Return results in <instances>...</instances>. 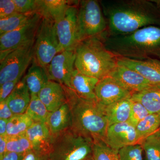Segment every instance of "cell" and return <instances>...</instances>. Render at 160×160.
<instances>
[{
  "mask_svg": "<svg viewBox=\"0 0 160 160\" xmlns=\"http://www.w3.org/2000/svg\"><path fill=\"white\" fill-rule=\"evenodd\" d=\"M21 80L7 82L0 86V102L7 99Z\"/></svg>",
  "mask_w": 160,
  "mask_h": 160,
  "instance_id": "obj_36",
  "label": "cell"
},
{
  "mask_svg": "<svg viewBox=\"0 0 160 160\" xmlns=\"http://www.w3.org/2000/svg\"><path fill=\"white\" fill-rule=\"evenodd\" d=\"M75 52V69L99 80L108 76L118 65V57L106 49L100 37L80 42Z\"/></svg>",
  "mask_w": 160,
  "mask_h": 160,
  "instance_id": "obj_4",
  "label": "cell"
},
{
  "mask_svg": "<svg viewBox=\"0 0 160 160\" xmlns=\"http://www.w3.org/2000/svg\"><path fill=\"white\" fill-rule=\"evenodd\" d=\"M26 135L31 143L32 150L49 154L53 135L46 123L33 122L26 131Z\"/></svg>",
  "mask_w": 160,
  "mask_h": 160,
  "instance_id": "obj_16",
  "label": "cell"
},
{
  "mask_svg": "<svg viewBox=\"0 0 160 160\" xmlns=\"http://www.w3.org/2000/svg\"><path fill=\"white\" fill-rule=\"evenodd\" d=\"M18 13H37V0H13Z\"/></svg>",
  "mask_w": 160,
  "mask_h": 160,
  "instance_id": "obj_34",
  "label": "cell"
},
{
  "mask_svg": "<svg viewBox=\"0 0 160 160\" xmlns=\"http://www.w3.org/2000/svg\"></svg>",
  "mask_w": 160,
  "mask_h": 160,
  "instance_id": "obj_44",
  "label": "cell"
},
{
  "mask_svg": "<svg viewBox=\"0 0 160 160\" xmlns=\"http://www.w3.org/2000/svg\"><path fill=\"white\" fill-rule=\"evenodd\" d=\"M155 1L157 3H158L160 6V0H155Z\"/></svg>",
  "mask_w": 160,
  "mask_h": 160,
  "instance_id": "obj_42",
  "label": "cell"
},
{
  "mask_svg": "<svg viewBox=\"0 0 160 160\" xmlns=\"http://www.w3.org/2000/svg\"><path fill=\"white\" fill-rule=\"evenodd\" d=\"M160 128V113H150L136 127L140 139L142 140L158 130Z\"/></svg>",
  "mask_w": 160,
  "mask_h": 160,
  "instance_id": "obj_27",
  "label": "cell"
},
{
  "mask_svg": "<svg viewBox=\"0 0 160 160\" xmlns=\"http://www.w3.org/2000/svg\"><path fill=\"white\" fill-rule=\"evenodd\" d=\"M8 120H9L0 119V136L6 137Z\"/></svg>",
  "mask_w": 160,
  "mask_h": 160,
  "instance_id": "obj_41",
  "label": "cell"
},
{
  "mask_svg": "<svg viewBox=\"0 0 160 160\" xmlns=\"http://www.w3.org/2000/svg\"><path fill=\"white\" fill-rule=\"evenodd\" d=\"M118 63L137 72L152 86L160 88V60L139 61L118 57Z\"/></svg>",
  "mask_w": 160,
  "mask_h": 160,
  "instance_id": "obj_15",
  "label": "cell"
},
{
  "mask_svg": "<svg viewBox=\"0 0 160 160\" xmlns=\"http://www.w3.org/2000/svg\"><path fill=\"white\" fill-rule=\"evenodd\" d=\"M18 13L13 0L0 1V19L5 18Z\"/></svg>",
  "mask_w": 160,
  "mask_h": 160,
  "instance_id": "obj_35",
  "label": "cell"
},
{
  "mask_svg": "<svg viewBox=\"0 0 160 160\" xmlns=\"http://www.w3.org/2000/svg\"><path fill=\"white\" fill-rule=\"evenodd\" d=\"M72 122L71 109L66 102L50 112L46 124L52 135H55L71 128Z\"/></svg>",
  "mask_w": 160,
  "mask_h": 160,
  "instance_id": "obj_20",
  "label": "cell"
},
{
  "mask_svg": "<svg viewBox=\"0 0 160 160\" xmlns=\"http://www.w3.org/2000/svg\"><path fill=\"white\" fill-rule=\"evenodd\" d=\"M95 92L98 102L104 106L131 98L132 95L130 92L109 76L99 80L96 86Z\"/></svg>",
  "mask_w": 160,
  "mask_h": 160,
  "instance_id": "obj_13",
  "label": "cell"
},
{
  "mask_svg": "<svg viewBox=\"0 0 160 160\" xmlns=\"http://www.w3.org/2000/svg\"><path fill=\"white\" fill-rule=\"evenodd\" d=\"M145 152L146 160H160V134L158 131L140 142Z\"/></svg>",
  "mask_w": 160,
  "mask_h": 160,
  "instance_id": "obj_29",
  "label": "cell"
},
{
  "mask_svg": "<svg viewBox=\"0 0 160 160\" xmlns=\"http://www.w3.org/2000/svg\"><path fill=\"white\" fill-rule=\"evenodd\" d=\"M26 113L33 122H47L50 114L37 95H31V100Z\"/></svg>",
  "mask_w": 160,
  "mask_h": 160,
  "instance_id": "obj_26",
  "label": "cell"
},
{
  "mask_svg": "<svg viewBox=\"0 0 160 160\" xmlns=\"http://www.w3.org/2000/svg\"><path fill=\"white\" fill-rule=\"evenodd\" d=\"M33 122L26 113L14 114L8 120L6 137L16 136L26 133Z\"/></svg>",
  "mask_w": 160,
  "mask_h": 160,
  "instance_id": "obj_25",
  "label": "cell"
},
{
  "mask_svg": "<svg viewBox=\"0 0 160 160\" xmlns=\"http://www.w3.org/2000/svg\"><path fill=\"white\" fill-rule=\"evenodd\" d=\"M23 160H51L49 154L32 150L26 153Z\"/></svg>",
  "mask_w": 160,
  "mask_h": 160,
  "instance_id": "obj_37",
  "label": "cell"
},
{
  "mask_svg": "<svg viewBox=\"0 0 160 160\" xmlns=\"http://www.w3.org/2000/svg\"><path fill=\"white\" fill-rule=\"evenodd\" d=\"M109 35L132 33L149 26H160V6L155 0L99 1Z\"/></svg>",
  "mask_w": 160,
  "mask_h": 160,
  "instance_id": "obj_1",
  "label": "cell"
},
{
  "mask_svg": "<svg viewBox=\"0 0 160 160\" xmlns=\"http://www.w3.org/2000/svg\"><path fill=\"white\" fill-rule=\"evenodd\" d=\"M31 95H38L49 81L46 69L35 60L24 78Z\"/></svg>",
  "mask_w": 160,
  "mask_h": 160,
  "instance_id": "obj_23",
  "label": "cell"
},
{
  "mask_svg": "<svg viewBox=\"0 0 160 160\" xmlns=\"http://www.w3.org/2000/svg\"><path fill=\"white\" fill-rule=\"evenodd\" d=\"M131 99L142 104L150 113H160L159 87H152L132 93Z\"/></svg>",
  "mask_w": 160,
  "mask_h": 160,
  "instance_id": "obj_24",
  "label": "cell"
},
{
  "mask_svg": "<svg viewBox=\"0 0 160 160\" xmlns=\"http://www.w3.org/2000/svg\"><path fill=\"white\" fill-rule=\"evenodd\" d=\"M132 103L131 98H129L121 100L109 106H104L109 126L116 123L129 122Z\"/></svg>",
  "mask_w": 160,
  "mask_h": 160,
  "instance_id": "obj_22",
  "label": "cell"
},
{
  "mask_svg": "<svg viewBox=\"0 0 160 160\" xmlns=\"http://www.w3.org/2000/svg\"><path fill=\"white\" fill-rule=\"evenodd\" d=\"M63 86L67 103L71 109V129L79 134L91 139L93 142L99 140L105 142L109 125L104 106L97 100L81 98L72 89Z\"/></svg>",
  "mask_w": 160,
  "mask_h": 160,
  "instance_id": "obj_3",
  "label": "cell"
},
{
  "mask_svg": "<svg viewBox=\"0 0 160 160\" xmlns=\"http://www.w3.org/2000/svg\"><path fill=\"white\" fill-rule=\"evenodd\" d=\"M56 26L54 21L42 18L36 36L35 60L46 69L52 58L61 52Z\"/></svg>",
  "mask_w": 160,
  "mask_h": 160,
  "instance_id": "obj_7",
  "label": "cell"
},
{
  "mask_svg": "<svg viewBox=\"0 0 160 160\" xmlns=\"http://www.w3.org/2000/svg\"><path fill=\"white\" fill-rule=\"evenodd\" d=\"M132 101L131 113L129 122L135 127H136L138 124L150 113L142 104L132 100Z\"/></svg>",
  "mask_w": 160,
  "mask_h": 160,
  "instance_id": "obj_33",
  "label": "cell"
},
{
  "mask_svg": "<svg viewBox=\"0 0 160 160\" xmlns=\"http://www.w3.org/2000/svg\"><path fill=\"white\" fill-rule=\"evenodd\" d=\"M107 21L99 1L82 0L78 4L77 34L78 43L107 31Z\"/></svg>",
  "mask_w": 160,
  "mask_h": 160,
  "instance_id": "obj_6",
  "label": "cell"
},
{
  "mask_svg": "<svg viewBox=\"0 0 160 160\" xmlns=\"http://www.w3.org/2000/svg\"><path fill=\"white\" fill-rule=\"evenodd\" d=\"M6 100L14 114L26 113L31 100V94L24 78L18 83Z\"/></svg>",
  "mask_w": 160,
  "mask_h": 160,
  "instance_id": "obj_19",
  "label": "cell"
},
{
  "mask_svg": "<svg viewBox=\"0 0 160 160\" xmlns=\"http://www.w3.org/2000/svg\"><path fill=\"white\" fill-rule=\"evenodd\" d=\"M78 4L69 5L62 18L56 23L61 52L75 50L79 43L77 34Z\"/></svg>",
  "mask_w": 160,
  "mask_h": 160,
  "instance_id": "obj_11",
  "label": "cell"
},
{
  "mask_svg": "<svg viewBox=\"0 0 160 160\" xmlns=\"http://www.w3.org/2000/svg\"><path fill=\"white\" fill-rule=\"evenodd\" d=\"M157 131L158 132V133L160 134V128H159V129H158V130Z\"/></svg>",
  "mask_w": 160,
  "mask_h": 160,
  "instance_id": "obj_43",
  "label": "cell"
},
{
  "mask_svg": "<svg viewBox=\"0 0 160 160\" xmlns=\"http://www.w3.org/2000/svg\"><path fill=\"white\" fill-rule=\"evenodd\" d=\"M37 13L56 23L62 18L71 2L66 0H37Z\"/></svg>",
  "mask_w": 160,
  "mask_h": 160,
  "instance_id": "obj_21",
  "label": "cell"
},
{
  "mask_svg": "<svg viewBox=\"0 0 160 160\" xmlns=\"http://www.w3.org/2000/svg\"><path fill=\"white\" fill-rule=\"evenodd\" d=\"M109 76L113 78L132 94L152 87H157L152 86L137 72L121 65H118Z\"/></svg>",
  "mask_w": 160,
  "mask_h": 160,
  "instance_id": "obj_14",
  "label": "cell"
},
{
  "mask_svg": "<svg viewBox=\"0 0 160 160\" xmlns=\"http://www.w3.org/2000/svg\"><path fill=\"white\" fill-rule=\"evenodd\" d=\"M93 140L83 136L71 128L53 135L49 157L51 160L92 159Z\"/></svg>",
  "mask_w": 160,
  "mask_h": 160,
  "instance_id": "obj_5",
  "label": "cell"
},
{
  "mask_svg": "<svg viewBox=\"0 0 160 160\" xmlns=\"http://www.w3.org/2000/svg\"><path fill=\"white\" fill-rule=\"evenodd\" d=\"M42 17L34 13L29 21L18 29L0 36V60L9 52L35 40Z\"/></svg>",
  "mask_w": 160,
  "mask_h": 160,
  "instance_id": "obj_9",
  "label": "cell"
},
{
  "mask_svg": "<svg viewBox=\"0 0 160 160\" xmlns=\"http://www.w3.org/2000/svg\"><path fill=\"white\" fill-rule=\"evenodd\" d=\"M49 112L59 109L67 102V98L62 85L49 81L38 95Z\"/></svg>",
  "mask_w": 160,
  "mask_h": 160,
  "instance_id": "obj_17",
  "label": "cell"
},
{
  "mask_svg": "<svg viewBox=\"0 0 160 160\" xmlns=\"http://www.w3.org/2000/svg\"><path fill=\"white\" fill-rule=\"evenodd\" d=\"M143 149L140 143L126 146L118 152L119 160H143Z\"/></svg>",
  "mask_w": 160,
  "mask_h": 160,
  "instance_id": "obj_32",
  "label": "cell"
},
{
  "mask_svg": "<svg viewBox=\"0 0 160 160\" xmlns=\"http://www.w3.org/2000/svg\"><path fill=\"white\" fill-rule=\"evenodd\" d=\"M7 137V151L26 154L32 150V146L26 133Z\"/></svg>",
  "mask_w": 160,
  "mask_h": 160,
  "instance_id": "obj_30",
  "label": "cell"
},
{
  "mask_svg": "<svg viewBox=\"0 0 160 160\" xmlns=\"http://www.w3.org/2000/svg\"><path fill=\"white\" fill-rule=\"evenodd\" d=\"M75 60V50H64L57 54L46 68L49 81L70 88Z\"/></svg>",
  "mask_w": 160,
  "mask_h": 160,
  "instance_id": "obj_10",
  "label": "cell"
},
{
  "mask_svg": "<svg viewBox=\"0 0 160 160\" xmlns=\"http://www.w3.org/2000/svg\"><path fill=\"white\" fill-rule=\"evenodd\" d=\"M14 114L9 108L7 100L0 102V119L9 120Z\"/></svg>",
  "mask_w": 160,
  "mask_h": 160,
  "instance_id": "obj_38",
  "label": "cell"
},
{
  "mask_svg": "<svg viewBox=\"0 0 160 160\" xmlns=\"http://www.w3.org/2000/svg\"><path fill=\"white\" fill-rule=\"evenodd\" d=\"M34 13H17L5 18L0 19V36L14 31L23 26Z\"/></svg>",
  "mask_w": 160,
  "mask_h": 160,
  "instance_id": "obj_28",
  "label": "cell"
},
{
  "mask_svg": "<svg viewBox=\"0 0 160 160\" xmlns=\"http://www.w3.org/2000/svg\"><path fill=\"white\" fill-rule=\"evenodd\" d=\"M35 41L11 52L1 61L0 86L10 81L21 80L34 57Z\"/></svg>",
  "mask_w": 160,
  "mask_h": 160,
  "instance_id": "obj_8",
  "label": "cell"
},
{
  "mask_svg": "<svg viewBox=\"0 0 160 160\" xmlns=\"http://www.w3.org/2000/svg\"><path fill=\"white\" fill-rule=\"evenodd\" d=\"M92 160H119L118 152L102 140L93 142Z\"/></svg>",
  "mask_w": 160,
  "mask_h": 160,
  "instance_id": "obj_31",
  "label": "cell"
},
{
  "mask_svg": "<svg viewBox=\"0 0 160 160\" xmlns=\"http://www.w3.org/2000/svg\"><path fill=\"white\" fill-rule=\"evenodd\" d=\"M25 155L7 151L4 157L0 160H23Z\"/></svg>",
  "mask_w": 160,
  "mask_h": 160,
  "instance_id": "obj_39",
  "label": "cell"
},
{
  "mask_svg": "<svg viewBox=\"0 0 160 160\" xmlns=\"http://www.w3.org/2000/svg\"><path fill=\"white\" fill-rule=\"evenodd\" d=\"M105 142L118 152L123 147L140 143V139L136 127L128 122L108 126Z\"/></svg>",
  "mask_w": 160,
  "mask_h": 160,
  "instance_id": "obj_12",
  "label": "cell"
},
{
  "mask_svg": "<svg viewBox=\"0 0 160 160\" xmlns=\"http://www.w3.org/2000/svg\"><path fill=\"white\" fill-rule=\"evenodd\" d=\"M99 80L81 73L75 69L70 81V88L82 98L97 100L96 96V86Z\"/></svg>",
  "mask_w": 160,
  "mask_h": 160,
  "instance_id": "obj_18",
  "label": "cell"
},
{
  "mask_svg": "<svg viewBox=\"0 0 160 160\" xmlns=\"http://www.w3.org/2000/svg\"><path fill=\"white\" fill-rule=\"evenodd\" d=\"M7 152V137L0 136V159Z\"/></svg>",
  "mask_w": 160,
  "mask_h": 160,
  "instance_id": "obj_40",
  "label": "cell"
},
{
  "mask_svg": "<svg viewBox=\"0 0 160 160\" xmlns=\"http://www.w3.org/2000/svg\"><path fill=\"white\" fill-rule=\"evenodd\" d=\"M106 49L118 57L160 60V26H149L128 34L100 36Z\"/></svg>",
  "mask_w": 160,
  "mask_h": 160,
  "instance_id": "obj_2",
  "label": "cell"
}]
</instances>
